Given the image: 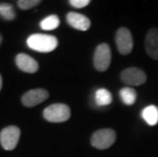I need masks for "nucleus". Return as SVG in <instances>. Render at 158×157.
<instances>
[{
	"label": "nucleus",
	"instance_id": "16",
	"mask_svg": "<svg viewBox=\"0 0 158 157\" xmlns=\"http://www.w3.org/2000/svg\"><path fill=\"white\" fill-rule=\"evenodd\" d=\"M0 16L5 21H13L16 18L13 6L9 3H0Z\"/></svg>",
	"mask_w": 158,
	"mask_h": 157
},
{
	"label": "nucleus",
	"instance_id": "17",
	"mask_svg": "<svg viewBox=\"0 0 158 157\" xmlns=\"http://www.w3.org/2000/svg\"><path fill=\"white\" fill-rule=\"evenodd\" d=\"M40 3H41L40 0H19L18 1V6L23 10H28L38 6Z\"/></svg>",
	"mask_w": 158,
	"mask_h": 157
},
{
	"label": "nucleus",
	"instance_id": "5",
	"mask_svg": "<svg viewBox=\"0 0 158 157\" xmlns=\"http://www.w3.org/2000/svg\"><path fill=\"white\" fill-rule=\"evenodd\" d=\"M94 66L98 72H105L111 62V49L106 43L99 44L94 53Z\"/></svg>",
	"mask_w": 158,
	"mask_h": 157
},
{
	"label": "nucleus",
	"instance_id": "10",
	"mask_svg": "<svg viewBox=\"0 0 158 157\" xmlns=\"http://www.w3.org/2000/svg\"><path fill=\"white\" fill-rule=\"evenodd\" d=\"M66 21L72 28L79 31H88L91 27V21L86 15L79 12L70 11L66 14Z\"/></svg>",
	"mask_w": 158,
	"mask_h": 157
},
{
	"label": "nucleus",
	"instance_id": "1",
	"mask_svg": "<svg viewBox=\"0 0 158 157\" xmlns=\"http://www.w3.org/2000/svg\"><path fill=\"white\" fill-rule=\"evenodd\" d=\"M27 45L35 51L48 53L53 51L58 45V40L55 36L44 34H33L27 39Z\"/></svg>",
	"mask_w": 158,
	"mask_h": 157
},
{
	"label": "nucleus",
	"instance_id": "3",
	"mask_svg": "<svg viewBox=\"0 0 158 157\" xmlns=\"http://www.w3.org/2000/svg\"><path fill=\"white\" fill-rule=\"evenodd\" d=\"M116 140V133L112 129H101L93 133L91 137V145L96 149L104 150L113 145Z\"/></svg>",
	"mask_w": 158,
	"mask_h": 157
},
{
	"label": "nucleus",
	"instance_id": "12",
	"mask_svg": "<svg viewBox=\"0 0 158 157\" xmlns=\"http://www.w3.org/2000/svg\"><path fill=\"white\" fill-rule=\"evenodd\" d=\"M142 116L149 126H155L158 122V107L155 105H149L143 109Z\"/></svg>",
	"mask_w": 158,
	"mask_h": 157
},
{
	"label": "nucleus",
	"instance_id": "13",
	"mask_svg": "<svg viewBox=\"0 0 158 157\" xmlns=\"http://www.w3.org/2000/svg\"><path fill=\"white\" fill-rule=\"evenodd\" d=\"M112 101V95L108 90L106 89H98L95 93V102L98 106H106L109 105Z\"/></svg>",
	"mask_w": 158,
	"mask_h": 157
},
{
	"label": "nucleus",
	"instance_id": "19",
	"mask_svg": "<svg viewBox=\"0 0 158 157\" xmlns=\"http://www.w3.org/2000/svg\"><path fill=\"white\" fill-rule=\"evenodd\" d=\"M2 84H3L2 76H1V75H0V91H1V89H2Z\"/></svg>",
	"mask_w": 158,
	"mask_h": 157
},
{
	"label": "nucleus",
	"instance_id": "2",
	"mask_svg": "<svg viewBox=\"0 0 158 157\" xmlns=\"http://www.w3.org/2000/svg\"><path fill=\"white\" fill-rule=\"evenodd\" d=\"M43 116L47 122H63L70 118V108L63 103H55L49 105L43 111Z\"/></svg>",
	"mask_w": 158,
	"mask_h": 157
},
{
	"label": "nucleus",
	"instance_id": "9",
	"mask_svg": "<svg viewBox=\"0 0 158 157\" xmlns=\"http://www.w3.org/2000/svg\"><path fill=\"white\" fill-rule=\"evenodd\" d=\"M15 64L22 72L28 73H35L39 69V64L36 59L26 53H19L15 56Z\"/></svg>",
	"mask_w": 158,
	"mask_h": 157
},
{
	"label": "nucleus",
	"instance_id": "15",
	"mask_svg": "<svg viewBox=\"0 0 158 157\" xmlns=\"http://www.w3.org/2000/svg\"><path fill=\"white\" fill-rule=\"evenodd\" d=\"M60 21L59 18L56 14H51L48 15L44 19H42L40 23V27L41 29L45 30V31H51V30H55L59 27Z\"/></svg>",
	"mask_w": 158,
	"mask_h": 157
},
{
	"label": "nucleus",
	"instance_id": "6",
	"mask_svg": "<svg viewBox=\"0 0 158 157\" xmlns=\"http://www.w3.org/2000/svg\"><path fill=\"white\" fill-rule=\"evenodd\" d=\"M115 43L117 50L120 54L127 55L132 52L134 47V40L132 33L127 28H119L115 34Z\"/></svg>",
	"mask_w": 158,
	"mask_h": 157
},
{
	"label": "nucleus",
	"instance_id": "11",
	"mask_svg": "<svg viewBox=\"0 0 158 157\" xmlns=\"http://www.w3.org/2000/svg\"><path fill=\"white\" fill-rule=\"evenodd\" d=\"M145 48L147 54L151 58L158 60V29L151 28L145 39Z\"/></svg>",
	"mask_w": 158,
	"mask_h": 157
},
{
	"label": "nucleus",
	"instance_id": "14",
	"mask_svg": "<svg viewBox=\"0 0 158 157\" xmlns=\"http://www.w3.org/2000/svg\"><path fill=\"white\" fill-rule=\"evenodd\" d=\"M120 98L126 105H132L137 99V92L134 88L131 87H123L119 91Z\"/></svg>",
	"mask_w": 158,
	"mask_h": 157
},
{
	"label": "nucleus",
	"instance_id": "4",
	"mask_svg": "<svg viewBox=\"0 0 158 157\" xmlns=\"http://www.w3.org/2000/svg\"><path fill=\"white\" fill-rule=\"evenodd\" d=\"M21 138V130L16 126H8L0 132V144L7 151L15 149Z\"/></svg>",
	"mask_w": 158,
	"mask_h": 157
},
{
	"label": "nucleus",
	"instance_id": "18",
	"mask_svg": "<svg viewBox=\"0 0 158 157\" xmlns=\"http://www.w3.org/2000/svg\"><path fill=\"white\" fill-rule=\"evenodd\" d=\"M69 3L73 6V7L84 8L90 4V0H69Z\"/></svg>",
	"mask_w": 158,
	"mask_h": 157
},
{
	"label": "nucleus",
	"instance_id": "7",
	"mask_svg": "<svg viewBox=\"0 0 158 157\" xmlns=\"http://www.w3.org/2000/svg\"><path fill=\"white\" fill-rule=\"evenodd\" d=\"M120 80L123 84L129 86H141L146 82L145 72L138 68H127L120 72Z\"/></svg>",
	"mask_w": 158,
	"mask_h": 157
},
{
	"label": "nucleus",
	"instance_id": "20",
	"mask_svg": "<svg viewBox=\"0 0 158 157\" xmlns=\"http://www.w3.org/2000/svg\"><path fill=\"white\" fill-rule=\"evenodd\" d=\"M2 42H3V37H2L1 34H0V45L2 44Z\"/></svg>",
	"mask_w": 158,
	"mask_h": 157
},
{
	"label": "nucleus",
	"instance_id": "8",
	"mask_svg": "<svg viewBox=\"0 0 158 157\" xmlns=\"http://www.w3.org/2000/svg\"><path fill=\"white\" fill-rule=\"evenodd\" d=\"M49 93L45 89H33L26 92L22 96V103L26 107H34V106L44 102L46 99H48Z\"/></svg>",
	"mask_w": 158,
	"mask_h": 157
}]
</instances>
